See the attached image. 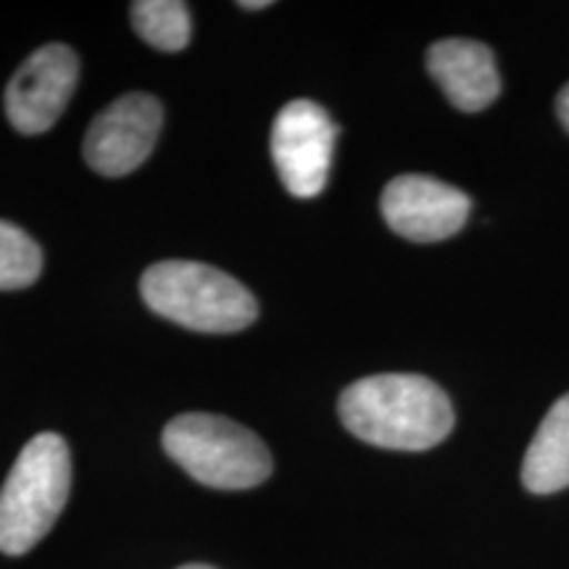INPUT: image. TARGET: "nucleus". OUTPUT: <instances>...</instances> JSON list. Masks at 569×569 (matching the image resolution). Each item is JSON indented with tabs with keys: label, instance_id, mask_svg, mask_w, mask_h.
Here are the masks:
<instances>
[{
	"label": "nucleus",
	"instance_id": "ddd939ff",
	"mask_svg": "<svg viewBox=\"0 0 569 569\" xmlns=\"http://www.w3.org/2000/svg\"><path fill=\"white\" fill-rule=\"evenodd\" d=\"M557 111H559L561 124H565V130L569 132V84H567V88H561V92H559V98H557Z\"/></svg>",
	"mask_w": 569,
	"mask_h": 569
},
{
	"label": "nucleus",
	"instance_id": "39448f33",
	"mask_svg": "<svg viewBox=\"0 0 569 569\" xmlns=\"http://www.w3.org/2000/svg\"><path fill=\"white\" fill-rule=\"evenodd\" d=\"M338 127L315 101H293L277 113L272 127V159L290 196L317 198L332 167Z\"/></svg>",
	"mask_w": 569,
	"mask_h": 569
},
{
	"label": "nucleus",
	"instance_id": "f257e3e1",
	"mask_svg": "<svg viewBox=\"0 0 569 569\" xmlns=\"http://www.w3.org/2000/svg\"><path fill=\"white\" fill-rule=\"evenodd\" d=\"M338 411L351 436L390 451H427L453 430L451 401L422 375L365 377L343 390Z\"/></svg>",
	"mask_w": 569,
	"mask_h": 569
},
{
	"label": "nucleus",
	"instance_id": "f03ea898",
	"mask_svg": "<svg viewBox=\"0 0 569 569\" xmlns=\"http://www.w3.org/2000/svg\"><path fill=\"white\" fill-rule=\"evenodd\" d=\"M140 293L156 315L196 332H240L259 317L246 284L201 261H159L148 267Z\"/></svg>",
	"mask_w": 569,
	"mask_h": 569
},
{
	"label": "nucleus",
	"instance_id": "2eb2a0df",
	"mask_svg": "<svg viewBox=\"0 0 569 569\" xmlns=\"http://www.w3.org/2000/svg\"><path fill=\"white\" fill-rule=\"evenodd\" d=\"M180 569H213V567H209V565H184Z\"/></svg>",
	"mask_w": 569,
	"mask_h": 569
},
{
	"label": "nucleus",
	"instance_id": "6e6552de",
	"mask_svg": "<svg viewBox=\"0 0 569 569\" xmlns=\"http://www.w3.org/2000/svg\"><path fill=\"white\" fill-rule=\"evenodd\" d=\"M388 227L415 243H438L467 224L472 201L451 184L425 174H401L388 182L380 201Z\"/></svg>",
	"mask_w": 569,
	"mask_h": 569
},
{
	"label": "nucleus",
	"instance_id": "9b49d317",
	"mask_svg": "<svg viewBox=\"0 0 569 569\" xmlns=\"http://www.w3.org/2000/svg\"><path fill=\"white\" fill-rule=\"evenodd\" d=\"M132 27L156 51L177 53L190 42V11L180 0H138Z\"/></svg>",
	"mask_w": 569,
	"mask_h": 569
},
{
	"label": "nucleus",
	"instance_id": "0eeeda50",
	"mask_svg": "<svg viewBox=\"0 0 569 569\" xmlns=\"http://www.w3.org/2000/svg\"><path fill=\"white\" fill-rule=\"evenodd\" d=\"M80 80V61L69 46H53L34 51L17 69L6 88V113L21 134H42L59 122Z\"/></svg>",
	"mask_w": 569,
	"mask_h": 569
},
{
	"label": "nucleus",
	"instance_id": "f8f14e48",
	"mask_svg": "<svg viewBox=\"0 0 569 569\" xmlns=\"http://www.w3.org/2000/svg\"><path fill=\"white\" fill-rule=\"evenodd\" d=\"M40 272V246L21 227L0 219V290L30 288Z\"/></svg>",
	"mask_w": 569,
	"mask_h": 569
},
{
	"label": "nucleus",
	"instance_id": "423d86ee",
	"mask_svg": "<svg viewBox=\"0 0 569 569\" xmlns=\"http://www.w3.org/2000/svg\"><path fill=\"white\" fill-rule=\"evenodd\" d=\"M163 109L148 92H127L92 119L84 134V159L98 174L124 177L153 153Z\"/></svg>",
	"mask_w": 569,
	"mask_h": 569
},
{
	"label": "nucleus",
	"instance_id": "1a4fd4ad",
	"mask_svg": "<svg viewBox=\"0 0 569 569\" xmlns=\"http://www.w3.org/2000/svg\"><path fill=\"white\" fill-rule=\"evenodd\" d=\"M427 69L459 111L488 109L501 92V77L488 46L475 40H440L427 51Z\"/></svg>",
	"mask_w": 569,
	"mask_h": 569
},
{
	"label": "nucleus",
	"instance_id": "9d476101",
	"mask_svg": "<svg viewBox=\"0 0 569 569\" xmlns=\"http://www.w3.org/2000/svg\"><path fill=\"white\" fill-rule=\"evenodd\" d=\"M522 486L549 496L569 486V393L540 422L522 461Z\"/></svg>",
	"mask_w": 569,
	"mask_h": 569
},
{
	"label": "nucleus",
	"instance_id": "7ed1b4c3",
	"mask_svg": "<svg viewBox=\"0 0 569 569\" xmlns=\"http://www.w3.org/2000/svg\"><path fill=\"white\" fill-rule=\"evenodd\" d=\"M71 457L67 440L40 432L11 467L0 488V551L21 557L51 532L67 507Z\"/></svg>",
	"mask_w": 569,
	"mask_h": 569
},
{
	"label": "nucleus",
	"instance_id": "4468645a",
	"mask_svg": "<svg viewBox=\"0 0 569 569\" xmlns=\"http://www.w3.org/2000/svg\"><path fill=\"white\" fill-rule=\"evenodd\" d=\"M269 6H272V3H269V0H253V3H251V0H248V3L243 0V3H240V9H246V11H259V9H269Z\"/></svg>",
	"mask_w": 569,
	"mask_h": 569
},
{
	"label": "nucleus",
	"instance_id": "20e7f679",
	"mask_svg": "<svg viewBox=\"0 0 569 569\" xmlns=\"http://www.w3.org/2000/svg\"><path fill=\"white\" fill-rule=\"evenodd\" d=\"M161 443L190 478L219 490L261 486L272 475V457L248 427L217 415H180L163 427Z\"/></svg>",
	"mask_w": 569,
	"mask_h": 569
}]
</instances>
